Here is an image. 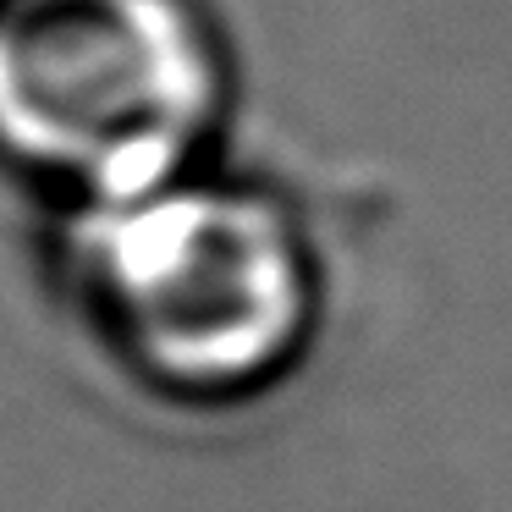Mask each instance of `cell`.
Returning <instances> with one entry per match:
<instances>
[{"mask_svg": "<svg viewBox=\"0 0 512 512\" xmlns=\"http://www.w3.org/2000/svg\"><path fill=\"white\" fill-rule=\"evenodd\" d=\"M61 281L105 364L193 413L287 386L325 320V265L303 210L221 166L67 215Z\"/></svg>", "mask_w": 512, "mask_h": 512, "instance_id": "6da1fadb", "label": "cell"}, {"mask_svg": "<svg viewBox=\"0 0 512 512\" xmlns=\"http://www.w3.org/2000/svg\"><path fill=\"white\" fill-rule=\"evenodd\" d=\"M232 100L204 0H0V171L61 215L215 166Z\"/></svg>", "mask_w": 512, "mask_h": 512, "instance_id": "7a4b0ae2", "label": "cell"}]
</instances>
